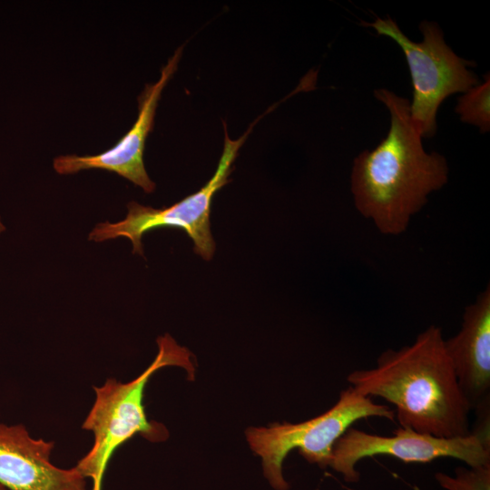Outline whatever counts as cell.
<instances>
[{
	"mask_svg": "<svg viewBox=\"0 0 490 490\" xmlns=\"http://www.w3.org/2000/svg\"><path fill=\"white\" fill-rule=\"evenodd\" d=\"M158 353L152 364L137 377L127 383L108 378L94 387L95 400L83 428L93 434V444L74 466L84 478L93 481L92 490H101L103 475L116 449L136 434L151 442L168 437L163 425L150 421L144 410L143 397L148 380L160 368L177 366L194 379L191 353L165 334L157 338Z\"/></svg>",
	"mask_w": 490,
	"mask_h": 490,
	"instance_id": "obj_3",
	"label": "cell"
},
{
	"mask_svg": "<svg viewBox=\"0 0 490 490\" xmlns=\"http://www.w3.org/2000/svg\"><path fill=\"white\" fill-rule=\"evenodd\" d=\"M377 455L396 457L406 463H428L441 457L461 460L469 466L490 464V439L473 432L465 436L439 437L397 428L392 436L348 428L333 446L329 466L348 482L358 479L356 465Z\"/></svg>",
	"mask_w": 490,
	"mask_h": 490,
	"instance_id": "obj_7",
	"label": "cell"
},
{
	"mask_svg": "<svg viewBox=\"0 0 490 490\" xmlns=\"http://www.w3.org/2000/svg\"><path fill=\"white\" fill-rule=\"evenodd\" d=\"M54 442L32 437L22 425L0 424V485L6 490H87L74 467L50 462Z\"/></svg>",
	"mask_w": 490,
	"mask_h": 490,
	"instance_id": "obj_9",
	"label": "cell"
},
{
	"mask_svg": "<svg viewBox=\"0 0 490 490\" xmlns=\"http://www.w3.org/2000/svg\"><path fill=\"white\" fill-rule=\"evenodd\" d=\"M445 348L471 409L490 395V288L487 285L463 315L459 332Z\"/></svg>",
	"mask_w": 490,
	"mask_h": 490,
	"instance_id": "obj_10",
	"label": "cell"
},
{
	"mask_svg": "<svg viewBox=\"0 0 490 490\" xmlns=\"http://www.w3.org/2000/svg\"><path fill=\"white\" fill-rule=\"evenodd\" d=\"M347 380L363 396L379 397L394 405L402 428L439 437L471 433L470 405L446 354L441 329L435 325L413 344L384 351L376 367L352 371Z\"/></svg>",
	"mask_w": 490,
	"mask_h": 490,
	"instance_id": "obj_2",
	"label": "cell"
},
{
	"mask_svg": "<svg viewBox=\"0 0 490 490\" xmlns=\"http://www.w3.org/2000/svg\"><path fill=\"white\" fill-rule=\"evenodd\" d=\"M5 230V225L3 224L1 218H0V233H2Z\"/></svg>",
	"mask_w": 490,
	"mask_h": 490,
	"instance_id": "obj_13",
	"label": "cell"
},
{
	"mask_svg": "<svg viewBox=\"0 0 490 490\" xmlns=\"http://www.w3.org/2000/svg\"><path fill=\"white\" fill-rule=\"evenodd\" d=\"M178 48L162 67L159 80L146 84L138 97L139 113L132 127L109 150L96 155H63L54 160L59 174L76 173L82 170L103 169L129 180L146 193L155 189V183L146 172L143 162L145 141L152 130L155 112L162 92L175 73L181 55Z\"/></svg>",
	"mask_w": 490,
	"mask_h": 490,
	"instance_id": "obj_8",
	"label": "cell"
},
{
	"mask_svg": "<svg viewBox=\"0 0 490 490\" xmlns=\"http://www.w3.org/2000/svg\"><path fill=\"white\" fill-rule=\"evenodd\" d=\"M361 24L391 38L402 49L413 85L411 120L421 138L432 137L436 132V113L442 102L453 93H466L478 84L476 74L468 69L474 63L452 51L434 22L423 21L419 24L423 34L420 43L410 40L389 17H377L373 23L361 22Z\"/></svg>",
	"mask_w": 490,
	"mask_h": 490,
	"instance_id": "obj_5",
	"label": "cell"
},
{
	"mask_svg": "<svg viewBox=\"0 0 490 490\" xmlns=\"http://www.w3.org/2000/svg\"><path fill=\"white\" fill-rule=\"evenodd\" d=\"M246 136L231 140L225 128L224 147L218 168L211 180L198 191L163 209L131 201L127 205L128 213L122 220L98 223L90 232L89 240L101 242L125 237L132 241V252L143 255L142 238L146 232L162 227H175L184 230L192 240L195 253L210 260L215 251L210 224L212 198L229 181L231 165Z\"/></svg>",
	"mask_w": 490,
	"mask_h": 490,
	"instance_id": "obj_6",
	"label": "cell"
},
{
	"mask_svg": "<svg viewBox=\"0 0 490 490\" xmlns=\"http://www.w3.org/2000/svg\"><path fill=\"white\" fill-rule=\"evenodd\" d=\"M375 97L390 113L387 136L354 160L351 191L356 209L383 234L404 232L427 196L448 180L444 156L427 153L410 116V103L387 89Z\"/></svg>",
	"mask_w": 490,
	"mask_h": 490,
	"instance_id": "obj_1",
	"label": "cell"
},
{
	"mask_svg": "<svg viewBox=\"0 0 490 490\" xmlns=\"http://www.w3.org/2000/svg\"><path fill=\"white\" fill-rule=\"evenodd\" d=\"M456 112L464 122L473 124L486 132L490 130V77L484 76V83L467 90L460 96Z\"/></svg>",
	"mask_w": 490,
	"mask_h": 490,
	"instance_id": "obj_11",
	"label": "cell"
},
{
	"mask_svg": "<svg viewBox=\"0 0 490 490\" xmlns=\"http://www.w3.org/2000/svg\"><path fill=\"white\" fill-rule=\"evenodd\" d=\"M395 411L375 403L352 387L342 390L338 400L323 414L298 424H272L250 427L246 437L250 448L262 458L265 476L277 490H287L282 464L288 454L299 449L309 463L329 465L333 446L355 422L368 417L395 419Z\"/></svg>",
	"mask_w": 490,
	"mask_h": 490,
	"instance_id": "obj_4",
	"label": "cell"
},
{
	"mask_svg": "<svg viewBox=\"0 0 490 490\" xmlns=\"http://www.w3.org/2000/svg\"><path fill=\"white\" fill-rule=\"evenodd\" d=\"M0 490H6V489L3 487L2 485H0Z\"/></svg>",
	"mask_w": 490,
	"mask_h": 490,
	"instance_id": "obj_14",
	"label": "cell"
},
{
	"mask_svg": "<svg viewBox=\"0 0 490 490\" xmlns=\"http://www.w3.org/2000/svg\"><path fill=\"white\" fill-rule=\"evenodd\" d=\"M436 479L446 490H490V464L457 467L455 476L436 473Z\"/></svg>",
	"mask_w": 490,
	"mask_h": 490,
	"instance_id": "obj_12",
	"label": "cell"
}]
</instances>
